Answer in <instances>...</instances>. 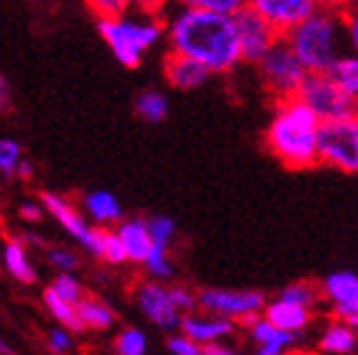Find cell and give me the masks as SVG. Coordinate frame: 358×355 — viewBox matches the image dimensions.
I'll return each mask as SVG.
<instances>
[{"label":"cell","mask_w":358,"mask_h":355,"mask_svg":"<svg viewBox=\"0 0 358 355\" xmlns=\"http://www.w3.org/2000/svg\"><path fill=\"white\" fill-rule=\"evenodd\" d=\"M180 330H183V335L191 338L193 342L211 345V342L234 333V322L224 320V317H193V314H188V317H183V322H180Z\"/></svg>","instance_id":"cell-14"},{"label":"cell","mask_w":358,"mask_h":355,"mask_svg":"<svg viewBox=\"0 0 358 355\" xmlns=\"http://www.w3.org/2000/svg\"><path fill=\"white\" fill-rule=\"evenodd\" d=\"M76 314H79L84 328H92V330H110L115 325V312L99 300H87L84 297L76 305Z\"/></svg>","instance_id":"cell-23"},{"label":"cell","mask_w":358,"mask_h":355,"mask_svg":"<svg viewBox=\"0 0 358 355\" xmlns=\"http://www.w3.org/2000/svg\"><path fill=\"white\" fill-rule=\"evenodd\" d=\"M353 6H358V0H353Z\"/></svg>","instance_id":"cell-47"},{"label":"cell","mask_w":358,"mask_h":355,"mask_svg":"<svg viewBox=\"0 0 358 355\" xmlns=\"http://www.w3.org/2000/svg\"><path fill=\"white\" fill-rule=\"evenodd\" d=\"M34 175V165L28 163V160H23L21 168H18V178H23V180H28V178Z\"/></svg>","instance_id":"cell-45"},{"label":"cell","mask_w":358,"mask_h":355,"mask_svg":"<svg viewBox=\"0 0 358 355\" xmlns=\"http://www.w3.org/2000/svg\"><path fill=\"white\" fill-rule=\"evenodd\" d=\"M163 71H166L168 84L176 89H199L201 84H206L211 79V71L206 66H201L199 61L186 59V56L171 54V51H168V59L163 64Z\"/></svg>","instance_id":"cell-13"},{"label":"cell","mask_w":358,"mask_h":355,"mask_svg":"<svg viewBox=\"0 0 358 355\" xmlns=\"http://www.w3.org/2000/svg\"><path fill=\"white\" fill-rule=\"evenodd\" d=\"M358 345L356 330H351L345 322H336L331 328L325 330L323 340H320V350L331 355H348L353 353Z\"/></svg>","instance_id":"cell-20"},{"label":"cell","mask_w":358,"mask_h":355,"mask_svg":"<svg viewBox=\"0 0 358 355\" xmlns=\"http://www.w3.org/2000/svg\"><path fill=\"white\" fill-rule=\"evenodd\" d=\"M99 36L122 66L135 68L143 64V56L160 38H166V23L160 18H150V15L130 10V13L115 15V18H102Z\"/></svg>","instance_id":"cell-4"},{"label":"cell","mask_w":358,"mask_h":355,"mask_svg":"<svg viewBox=\"0 0 358 355\" xmlns=\"http://www.w3.org/2000/svg\"><path fill=\"white\" fill-rule=\"evenodd\" d=\"M320 119L300 99H285L267 127L264 143L269 152L292 171H305L317 165V132Z\"/></svg>","instance_id":"cell-2"},{"label":"cell","mask_w":358,"mask_h":355,"mask_svg":"<svg viewBox=\"0 0 358 355\" xmlns=\"http://www.w3.org/2000/svg\"><path fill=\"white\" fill-rule=\"evenodd\" d=\"M234 23H236V36H239V46H241V61H249V64H259L264 56L272 51L282 36L277 34L275 28L269 26L267 21H262L255 10H239L234 15Z\"/></svg>","instance_id":"cell-9"},{"label":"cell","mask_w":358,"mask_h":355,"mask_svg":"<svg viewBox=\"0 0 358 355\" xmlns=\"http://www.w3.org/2000/svg\"><path fill=\"white\" fill-rule=\"evenodd\" d=\"M313 3H315V8L336 10V13H345V10L353 6V0H313Z\"/></svg>","instance_id":"cell-42"},{"label":"cell","mask_w":358,"mask_h":355,"mask_svg":"<svg viewBox=\"0 0 358 355\" xmlns=\"http://www.w3.org/2000/svg\"><path fill=\"white\" fill-rule=\"evenodd\" d=\"M259 68V76H262V84L272 92V94L285 102V99H295L303 82L308 79V68L300 64V59L295 56V51L287 46L285 38L272 46L262 61L257 64Z\"/></svg>","instance_id":"cell-6"},{"label":"cell","mask_w":358,"mask_h":355,"mask_svg":"<svg viewBox=\"0 0 358 355\" xmlns=\"http://www.w3.org/2000/svg\"><path fill=\"white\" fill-rule=\"evenodd\" d=\"M3 264H6V269L10 272V277H15V280L23 282V284L36 282V269H34V264H31V259H28V252H26V246H23V241H18V239L8 241L6 249H3Z\"/></svg>","instance_id":"cell-19"},{"label":"cell","mask_w":358,"mask_h":355,"mask_svg":"<svg viewBox=\"0 0 358 355\" xmlns=\"http://www.w3.org/2000/svg\"><path fill=\"white\" fill-rule=\"evenodd\" d=\"M325 297L333 302V312L348 310L358 305V274L353 272H333L323 282Z\"/></svg>","instance_id":"cell-16"},{"label":"cell","mask_w":358,"mask_h":355,"mask_svg":"<svg viewBox=\"0 0 358 355\" xmlns=\"http://www.w3.org/2000/svg\"><path fill=\"white\" fill-rule=\"evenodd\" d=\"M10 107V87H8V82L0 76V115Z\"/></svg>","instance_id":"cell-43"},{"label":"cell","mask_w":358,"mask_h":355,"mask_svg":"<svg viewBox=\"0 0 358 355\" xmlns=\"http://www.w3.org/2000/svg\"><path fill=\"white\" fill-rule=\"evenodd\" d=\"M166 345L171 355H203V345L193 342L186 335H173V338H168Z\"/></svg>","instance_id":"cell-36"},{"label":"cell","mask_w":358,"mask_h":355,"mask_svg":"<svg viewBox=\"0 0 358 355\" xmlns=\"http://www.w3.org/2000/svg\"><path fill=\"white\" fill-rule=\"evenodd\" d=\"M345 23V43H348V51L358 54V6H351L343 13Z\"/></svg>","instance_id":"cell-37"},{"label":"cell","mask_w":358,"mask_h":355,"mask_svg":"<svg viewBox=\"0 0 358 355\" xmlns=\"http://www.w3.org/2000/svg\"><path fill=\"white\" fill-rule=\"evenodd\" d=\"M82 205H84V211H87V216H90L96 226L122 224V205H120L115 193L92 191L84 196Z\"/></svg>","instance_id":"cell-18"},{"label":"cell","mask_w":358,"mask_h":355,"mask_svg":"<svg viewBox=\"0 0 358 355\" xmlns=\"http://www.w3.org/2000/svg\"><path fill=\"white\" fill-rule=\"evenodd\" d=\"M102 259L110 261V264H124V261H127V252H124V246H122V241H120L117 231H107V229H104Z\"/></svg>","instance_id":"cell-34"},{"label":"cell","mask_w":358,"mask_h":355,"mask_svg":"<svg viewBox=\"0 0 358 355\" xmlns=\"http://www.w3.org/2000/svg\"><path fill=\"white\" fill-rule=\"evenodd\" d=\"M285 41L308 68V74H328L338 59L348 54L343 13L315 8V13L292 28Z\"/></svg>","instance_id":"cell-3"},{"label":"cell","mask_w":358,"mask_h":355,"mask_svg":"<svg viewBox=\"0 0 358 355\" xmlns=\"http://www.w3.org/2000/svg\"><path fill=\"white\" fill-rule=\"evenodd\" d=\"M356 314H358V310H356Z\"/></svg>","instance_id":"cell-48"},{"label":"cell","mask_w":358,"mask_h":355,"mask_svg":"<svg viewBox=\"0 0 358 355\" xmlns=\"http://www.w3.org/2000/svg\"><path fill=\"white\" fill-rule=\"evenodd\" d=\"M280 302H287V305H295V307H305V310H313L320 302V292H317L315 284L310 282H292L287 287H282Z\"/></svg>","instance_id":"cell-26"},{"label":"cell","mask_w":358,"mask_h":355,"mask_svg":"<svg viewBox=\"0 0 358 355\" xmlns=\"http://www.w3.org/2000/svg\"><path fill=\"white\" fill-rule=\"evenodd\" d=\"M295 99H300L320 122L358 115V102H353L351 96L333 82L331 74H308Z\"/></svg>","instance_id":"cell-7"},{"label":"cell","mask_w":358,"mask_h":355,"mask_svg":"<svg viewBox=\"0 0 358 355\" xmlns=\"http://www.w3.org/2000/svg\"><path fill=\"white\" fill-rule=\"evenodd\" d=\"M0 355H13V348H10V345L3 340V338H0Z\"/></svg>","instance_id":"cell-46"},{"label":"cell","mask_w":358,"mask_h":355,"mask_svg":"<svg viewBox=\"0 0 358 355\" xmlns=\"http://www.w3.org/2000/svg\"><path fill=\"white\" fill-rule=\"evenodd\" d=\"M138 305L140 310L145 312V317L152 322V325H158L160 330H166V333H173V330H180V317L178 307L173 305L171 300V289L163 287V284H143L138 292Z\"/></svg>","instance_id":"cell-12"},{"label":"cell","mask_w":358,"mask_h":355,"mask_svg":"<svg viewBox=\"0 0 358 355\" xmlns=\"http://www.w3.org/2000/svg\"><path fill=\"white\" fill-rule=\"evenodd\" d=\"M145 266H148V272H150L155 280H171L173 274H176L168 252H163V249H155V246H152L150 256L145 259Z\"/></svg>","instance_id":"cell-33"},{"label":"cell","mask_w":358,"mask_h":355,"mask_svg":"<svg viewBox=\"0 0 358 355\" xmlns=\"http://www.w3.org/2000/svg\"><path fill=\"white\" fill-rule=\"evenodd\" d=\"M92 8V13L102 21V18H115V15L130 13L132 0H84Z\"/></svg>","instance_id":"cell-32"},{"label":"cell","mask_w":358,"mask_h":355,"mask_svg":"<svg viewBox=\"0 0 358 355\" xmlns=\"http://www.w3.org/2000/svg\"><path fill=\"white\" fill-rule=\"evenodd\" d=\"M21 216L26 221H31V224H36V221L43 219V205L34 203V201H26V203L21 205Z\"/></svg>","instance_id":"cell-41"},{"label":"cell","mask_w":358,"mask_h":355,"mask_svg":"<svg viewBox=\"0 0 358 355\" xmlns=\"http://www.w3.org/2000/svg\"><path fill=\"white\" fill-rule=\"evenodd\" d=\"M328 74L333 76V82L343 89L353 102H358V54H351V51L343 54Z\"/></svg>","instance_id":"cell-22"},{"label":"cell","mask_w":358,"mask_h":355,"mask_svg":"<svg viewBox=\"0 0 358 355\" xmlns=\"http://www.w3.org/2000/svg\"><path fill=\"white\" fill-rule=\"evenodd\" d=\"M317 160L341 173L358 175V115L320 124Z\"/></svg>","instance_id":"cell-5"},{"label":"cell","mask_w":358,"mask_h":355,"mask_svg":"<svg viewBox=\"0 0 358 355\" xmlns=\"http://www.w3.org/2000/svg\"><path fill=\"white\" fill-rule=\"evenodd\" d=\"M43 302H46L48 312H51L56 320H59V325H62V328H66L69 333H84V330H87L82 325V320H79V314H76V305L64 302L62 297H59V294H56L51 287L43 292Z\"/></svg>","instance_id":"cell-24"},{"label":"cell","mask_w":358,"mask_h":355,"mask_svg":"<svg viewBox=\"0 0 358 355\" xmlns=\"http://www.w3.org/2000/svg\"><path fill=\"white\" fill-rule=\"evenodd\" d=\"M171 300H173V305L178 307V312H193V310L199 307V297L186 287H173Z\"/></svg>","instance_id":"cell-39"},{"label":"cell","mask_w":358,"mask_h":355,"mask_svg":"<svg viewBox=\"0 0 358 355\" xmlns=\"http://www.w3.org/2000/svg\"><path fill=\"white\" fill-rule=\"evenodd\" d=\"M115 350L120 355H145L148 353V335L138 328H127L115 340Z\"/></svg>","instance_id":"cell-30"},{"label":"cell","mask_w":358,"mask_h":355,"mask_svg":"<svg viewBox=\"0 0 358 355\" xmlns=\"http://www.w3.org/2000/svg\"><path fill=\"white\" fill-rule=\"evenodd\" d=\"M48 264L59 269L62 274H69L79 266V256L74 252H69V249H51L48 252Z\"/></svg>","instance_id":"cell-35"},{"label":"cell","mask_w":358,"mask_h":355,"mask_svg":"<svg viewBox=\"0 0 358 355\" xmlns=\"http://www.w3.org/2000/svg\"><path fill=\"white\" fill-rule=\"evenodd\" d=\"M148 231H150V239H152V246L155 249H163V252H168V246L173 244V239H176V221L171 219V216H166V213H160V216H152V219H148Z\"/></svg>","instance_id":"cell-28"},{"label":"cell","mask_w":358,"mask_h":355,"mask_svg":"<svg viewBox=\"0 0 358 355\" xmlns=\"http://www.w3.org/2000/svg\"><path fill=\"white\" fill-rule=\"evenodd\" d=\"M247 8L255 10L262 21H267L282 38L308 15L315 13L313 0H247Z\"/></svg>","instance_id":"cell-11"},{"label":"cell","mask_w":358,"mask_h":355,"mask_svg":"<svg viewBox=\"0 0 358 355\" xmlns=\"http://www.w3.org/2000/svg\"><path fill=\"white\" fill-rule=\"evenodd\" d=\"M199 305L216 317H247L264 307V294L257 289H203L199 294Z\"/></svg>","instance_id":"cell-10"},{"label":"cell","mask_w":358,"mask_h":355,"mask_svg":"<svg viewBox=\"0 0 358 355\" xmlns=\"http://www.w3.org/2000/svg\"><path fill=\"white\" fill-rule=\"evenodd\" d=\"M23 163V147L13 137H0V175L13 178Z\"/></svg>","instance_id":"cell-27"},{"label":"cell","mask_w":358,"mask_h":355,"mask_svg":"<svg viewBox=\"0 0 358 355\" xmlns=\"http://www.w3.org/2000/svg\"><path fill=\"white\" fill-rule=\"evenodd\" d=\"M264 320H269L275 328L285 330V333H303L313 320V312L305 307H295V305H287V302H269L264 307Z\"/></svg>","instance_id":"cell-17"},{"label":"cell","mask_w":358,"mask_h":355,"mask_svg":"<svg viewBox=\"0 0 358 355\" xmlns=\"http://www.w3.org/2000/svg\"><path fill=\"white\" fill-rule=\"evenodd\" d=\"M180 8H196V10H211V13L236 15L247 8V0H173Z\"/></svg>","instance_id":"cell-29"},{"label":"cell","mask_w":358,"mask_h":355,"mask_svg":"<svg viewBox=\"0 0 358 355\" xmlns=\"http://www.w3.org/2000/svg\"><path fill=\"white\" fill-rule=\"evenodd\" d=\"M41 205H43V211L51 213V216L84 246V252H90L92 256H99V259H102L104 229H92V226L84 221L82 213L76 211L74 205L64 198V196H59V193H43Z\"/></svg>","instance_id":"cell-8"},{"label":"cell","mask_w":358,"mask_h":355,"mask_svg":"<svg viewBox=\"0 0 358 355\" xmlns=\"http://www.w3.org/2000/svg\"><path fill=\"white\" fill-rule=\"evenodd\" d=\"M48 348L54 355H66L74 348V340H71V333L66 328H56L48 333Z\"/></svg>","instance_id":"cell-38"},{"label":"cell","mask_w":358,"mask_h":355,"mask_svg":"<svg viewBox=\"0 0 358 355\" xmlns=\"http://www.w3.org/2000/svg\"><path fill=\"white\" fill-rule=\"evenodd\" d=\"M117 236L122 241L124 252H127V261H143L150 256L152 252V239L150 231H148V221L145 219H130L122 221L117 229Z\"/></svg>","instance_id":"cell-15"},{"label":"cell","mask_w":358,"mask_h":355,"mask_svg":"<svg viewBox=\"0 0 358 355\" xmlns=\"http://www.w3.org/2000/svg\"><path fill=\"white\" fill-rule=\"evenodd\" d=\"M171 0H132V10L143 15H150V18H160L166 13V8Z\"/></svg>","instance_id":"cell-40"},{"label":"cell","mask_w":358,"mask_h":355,"mask_svg":"<svg viewBox=\"0 0 358 355\" xmlns=\"http://www.w3.org/2000/svg\"><path fill=\"white\" fill-rule=\"evenodd\" d=\"M252 333V338H255L257 348H277V350H287L289 345H295L297 335L295 333H285V330L275 328L269 320H264V317H259V322H257L255 328L249 330Z\"/></svg>","instance_id":"cell-21"},{"label":"cell","mask_w":358,"mask_h":355,"mask_svg":"<svg viewBox=\"0 0 358 355\" xmlns=\"http://www.w3.org/2000/svg\"><path fill=\"white\" fill-rule=\"evenodd\" d=\"M166 38L171 54L193 59L211 74H227L241 64L234 15L178 6L168 13Z\"/></svg>","instance_id":"cell-1"},{"label":"cell","mask_w":358,"mask_h":355,"mask_svg":"<svg viewBox=\"0 0 358 355\" xmlns=\"http://www.w3.org/2000/svg\"><path fill=\"white\" fill-rule=\"evenodd\" d=\"M203 355H239V353L224 348V345H219V342H211V345H206V348H203Z\"/></svg>","instance_id":"cell-44"},{"label":"cell","mask_w":358,"mask_h":355,"mask_svg":"<svg viewBox=\"0 0 358 355\" xmlns=\"http://www.w3.org/2000/svg\"><path fill=\"white\" fill-rule=\"evenodd\" d=\"M51 289H54L64 302H69V305H79V302L84 300L82 284H79V280H74L71 274H59V277L51 282Z\"/></svg>","instance_id":"cell-31"},{"label":"cell","mask_w":358,"mask_h":355,"mask_svg":"<svg viewBox=\"0 0 358 355\" xmlns=\"http://www.w3.org/2000/svg\"><path fill=\"white\" fill-rule=\"evenodd\" d=\"M135 112L143 117L145 122L150 124H158L163 122L168 117V99L166 94H160V92H143L138 96V102H135Z\"/></svg>","instance_id":"cell-25"}]
</instances>
